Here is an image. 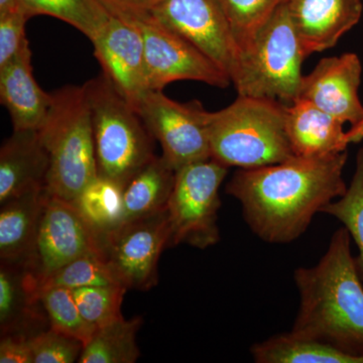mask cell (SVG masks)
<instances>
[{
    "instance_id": "obj_16",
    "label": "cell",
    "mask_w": 363,
    "mask_h": 363,
    "mask_svg": "<svg viewBox=\"0 0 363 363\" xmlns=\"http://www.w3.org/2000/svg\"><path fill=\"white\" fill-rule=\"evenodd\" d=\"M49 168L40 131L13 130L0 150V204L45 187Z\"/></svg>"
},
{
    "instance_id": "obj_14",
    "label": "cell",
    "mask_w": 363,
    "mask_h": 363,
    "mask_svg": "<svg viewBox=\"0 0 363 363\" xmlns=\"http://www.w3.org/2000/svg\"><path fill=\"white\" fill-rule=\"evenodd\" d=\"M362 74V62L354 52L322 59L311 73L303 77L298 98L316 105L343 124L355 125L363 119V105L358 96Z\"/></svg>"
},
{
    "instance_id": "obj_3",
    "label": "cell",
    "mask_w": 363,
    "mask_h": 363,
    "mask_svg": "<svg viewBox=\"0 0 363 363\" xmlns=\"http://www.w3.org/2000/svg\"><path fill=\"white\" fill-rule=\"evenodd\" d=\"M286 105L238 95L233 104L210 112L211 159L228 167L257 169L295 157L286 126Z\"/></svg>"
},
{
    "instance_id": "obj_34",
    "label": "cell",
    "mask_w": 363,
    "mask_h": 363,
    "mask_svg": "<svg viewBox=\"0 0 363 363\" xmlns=\"http://www.w3.org/2000/svg\"><path fill=\"white\" fill-rule=\"evenodd\" d=\"M16 13H26L30 16L21 0H0V16Z\"/></svg>"
},
{
    "instance_id": "obj_18",
    "label": "cell",
    "mask_w": 363,
    "mask_h": 363,
    "mask_svg": "<svg viewBox=\"0 0 363 363\" xmlns=\"http://www.w3.org/2000/svg\"><path fill=\"white\" fill-rule=\"evenodd\" d=\"M30 45L0 68V98L13 121V130H40L52 104L33 75Z\"/></svg>"
},
{
    "instance_id": "obj_5",
    "label": "cell",
    "mask_w": 363,
    "mask_h": 363,
    "mask_svg": "<svg viewBox=\"0 0 363 363\" xmlns=\"http://www.w3.org/2000/svg\"><path fill=\"white\" fill-rule=\"evenodd\" d=\"M286 1L240 50L231 83L241 96L290 105L300 95L302 64L307 57Z\"/></svg>"
},
{
    "instance_id": "obj_6",
    "label": "cell",
    "mask_w": 363,
    "mask_h": 363,
    "mask_svg": "<svg viewBox=\"0 0 363 363\" xmlns=\"http://www.w3.org/2000/svg\"><path fill=\"white\" fill-rule=\"evenodd\" d=\"M94 138L98 175L125 187L155 157L154 138L133 105L101 74L83 85Z\"/></svg>"
},
{
    "instance_id": "obj_28",
    "label": "cell",
    "mask_w": 363,
    "mask_h": 363,
    "mask_svg": "<svg viewBox=\"0 0 363 363\" xmlns=\"http://www.w3.org/2000/svg\"><path fill=\"white\" fill-rule=\"evenodd\" d=\"M126 292L125 286L111 284L76 289L73 295L86 321L98 329L123 317L121 305Z\"/></svg>"
},
{
    "instance_id": "obj_29",
    "label": "cell",
    "mask_w": 363,
    "mask_h": 363,
    "mask_svg": "<svg viewBox=\"0 0 363 363\" xmlns=\"http://www.w3.org/2000/svg\"><path fill=\"white\" fill-rule=\"evenodd\" d=\"M117 284L101 252H92L72 260L40 284L43 286H63L69 290L90 286Z\"/></svg>"
},
{
    "instance_id": "obj_17",
    "label": "cell",
    "mask_w": 363,
    "mask_h": 363,
    "mask_svg": "<svg viewBox=\"0 0 363 363\" xmlns=\"http://www.w3.org/2000/svg\"><path fill=\"white\" fill-rule=\"evenodd\" d=\"M50 328L38 296V284L25 264H0V334L28 336Z\"/></svg>"
},
{
    "instance_id": "obj_30",
    "label": "cell",
    "mask_w": 363,
    "mask_h": 363,
    "mask_svg": "<svg viewBox=\"0 0 363 363\" xmlns=\"http://www.w3.org/2000/svg\"><path fill=\"white\" fill-rule=\"evenodd\" d=\"M33 363L78 362L84 344L52 328L35 334L30 338Z\"/></svg>"
},
{
    "instance_id": "obj_2",
    "label": "cell",
    "mask_w": 363,
    "mask_h": 363,
    "mask_svg": "<svg viewBox=\"0 0 363 363\" xmlns=\"http://www.w3.org/2000/svg\"><path fill=\"white\" fill-rule=\"evenodd\" d=\"M350 240L338 229L316 266L296 269L300 309L290 333L363 357V283Z\"/></svg>"
},
{
    "instance_id": "obj_11",
    "label": "cell",
    "mask_w": 363,
    "mask_h": 363,
    "mask_svg": "<svg viewBox=\"0 0 363 363\" xmlns=\"http://www.w3.org/2000/svg\"><path fill=\"white\" fill-rule=\"evenodd\" d=\"M147 18L195 45L231 80L238 48L218 0H162Z\"/></svg>"
},
{
    "instance_id": "obj_26",
    "label": "cell",
    "mask_w": 363,
    "mask_h": 363,
    "mask_svg": "<svg viewBox=\"0 0 363 363\" xmlns=\"http://www.w3.org/2000/svg\"><path fill=\"white\" fill-rule=\"evenodd\" d=\"M321 213L331 215L342 222L357 243L355 266L363 283V147L357 152V169L345 194L326 205Z\"/></svg>"
},
{
    "instance_id": "obj_21",
    "label": "cell",
    "mask_w": 363,
    "mask_h": 363,
    "mask_svg": "<svg viewBox=\"0 0 363 363\" xmlns=\"http://www.w3.org/2000/svg\"><path fill=\"white\" fill-rule=\"evenodd\" d=\"M176 171L164 157L155 156L124 187V222L168 209Z\"/></svg>"
},
{
    "instance_id": "obj_12",
    "label": "cell",
    "mask_w": 363,
    "mask_h": 363,
    "mask_svg": "<svg viewBox=\"0 0 363 363\" xmlns=\"http://www.w3.org/2000/svg\"><path fill=\"white\" fill-rule=\"evenodd\" d=\"M145 40V73L150 91H162L180 80L225 88L230 78L195 45L152 18L138 21Z\"/></svg>"
},
{
    "instance_id": "obj_7",
    "label": "cell",
    "mask_w": 363,
    "mask_h": 363,
    "mask_svg": "<svg viewBox=\"0 0 363 363\" xmlns=\"http://www.w3.org/2000/svg\"><path fill=\"white\" fill-rule=\"evenodd\" d=\"M227 169L224 164L210 159L176 171L175 186L168 204L171 223L169 247L186 243L205 250L218 242L219 189Z\"/></svg>"
},
{
    "instance_id": "obj_32",
    "label": "cell",
    "mask_w": 363,
    "mask_h": 363,
    "mask_svg": "<svg viewBox=\"0 0 363 363\" xmlns=\"http://www.w3.org/2000/svg\"><path fill=\"white\" fill-rule=\"evenodd\" d=\"M111 16L128 21H140L149 16L162 0H98Z\"/></svg>"
},
{
    "instance_id": "obj_23",
    "label": "cell",
    "mask_w": 363,
    "mask_h": 363,
    "mask_svg": "<svg viewBox=\"0 0 363 363\" xmlns=\"http://www.w3.org/2000/svg\"><path fill=\"white\" fill-rule=\"evenodd\" d=\"M140 317L119 318L96 329L83 348L79 363H135L140 357L136 335L142 328Z\"/></svg>"
},
{
    "instance_id": "obj_10",
    "label": "cell",
    "mask_w": 363,
    "mask_h": 363,
    "mask_svg": "<svg viewBox=\"0 0 363 363\" xmlns=\"http://www.w3.org/2000/svg\"><path fill=\"white\" fill-rule=\"evenodd\" d=\"M101 252L99 240L71 202L50 194L25 267L39 286L72 260ZM102 253V252H101Z\"/></svg>"
},
{
    "instance_id": "obj_8",
    "label": "cell",
    "mask_w": 363,
    "mask_h": 363,
    "mask_svg": "<svg viewBox=\"0 0 363 363\" xmlns=\"http://www.w3.org/2000/svg\"><path fill=\"white\" fill-rule=\"evenodd\" d=\"M168 209L124 222L100 240L102 255L112 276L128 290L149 291L159 281L157 267L169 245Z\"/></svg>"
},
{
    "instance_id": "obj_19",
    "label": "cell",
    "mask_w": 363,
    "mask_h": 363,
    "mask_svg": "<svg viewBox=\"0 0 363 363\" xmlns=\"http://www.w3.org/2000/svg\"><path fill=\"white\" fill-rule=\"evenodd\" d=\"M343 125L302 98L286 105V133L296 157H323L347 150Z\"/></svg>"
},
{
    "instance_id": "obj_13",
    "label": "cell",
    "mask_w": 363,
    "mask_h": 363,
    "mask_svg": "<svg viewBox=\"0 0 363 363\" xmlns=\"http://www.w3.org/2000/svg\"><path fill=\"white\" fill-rule=\"evenodd\" d=\"M102 74L135 108L150 92L145 73V40L138 21L111 16L92 40Z\"/></svg>"
},
{
    "instance_id": "obj_22",
    "label": "cell",
    "mask_w": 363,
    "mask_h": 363,
    "mask_svg": "<svg viewBox=\"0 0 363 363\" xmlns=\"http://www.w3.org/2000/svg\"><path fill=\"white\" fill-rule=\"evenodd\" d=\"M123 193L121 184L98 175L72 203L96 234L99 243L123 223Z\"/></svg>"
},
{
    "instance_id": "obj_25",
    "label": "cell",
    "mask_w": 363,
    "mask_h": 363,
    "mask_svg": "<svg viewBox=\"0 0 363 363\" xmlns=\"http://www.w3.org/2000/svg\"><path fill=\"white\" fill-rule=\"evenodd\" d=\"M38 296L50 328L78 339L84 345L90 340L96 328L81 314L73 291L63 286H43L38 290Z\"/></svg>"
},
{
    "instance_id": "obj_24",
    "label": "cell",
    "mask_w": 363,
    "mask_h": 363,
    "mask_svg": "<svg viewBox=\"0 0 363 363\" xmlns=\"http://www.w3.org/2000/svg\"><path fill=\"white\" fill-rule=\"evenodd\" d=\"M30 16H52L65 21L90 40L94 39L111 16L98 0H21Z\"/></svg>"
},
{
    "instance_id": "obj_35",
    "label": "cell",
    "mask_w": 363,
    "mask_h": 363,
    "mask_svg": "<svg viewBox=\"0 0 363 363\" xmlns=\"http://www.w3.org/2000/svg\"><path fill=\"white\" fill-rule=\"evenodd\" d=\"M346 140L348 143H358L363 140V119L346 131Z\"/></svg>"
},
{
    "instance_id": "obj_1",
    "label": "cell",
    "mask_w": 363,
    "mask_h": 363,
    "mask_svg": "<svg viewBox=\"0 0 363 363\" xmlns=\"http://www.w3.org/2000/svg\"><path fill=\"white\" fill-rule=\"evenodd\" d=\"M347 150L323 157H293L279 164L240 169L226 186L242 206L252 233L269 243L298 240L313 217L342 197Z\"/></svg>"
},
{
    "instance_id": "obj_27",
    "label": "cell",
    "mask_w": 363,
    "mask_h": 363,
    "mask_svg": "<svg viewBox=\"0 0 363 363\" xmlns=\"http://www.w3.org/2000/svg\"><path fill=\"white\" fill-rule=\"evenodd\" d=\"M238 48L252 39L286 0H218Z\"/></svg>"
},
{
    "instance_id": "obj_31",
    "label": "cell",
    "mask_w": 363,
    "mask_h": 363,
    "mask_svg": "<svg viewBox=\"0 0 363 363\" xmlns=\"http://www.w3.org/2000/svg\"><path fill=\"white\" fill-rule=\"evenodd\" d=\"M30 18L26 13L0 16V68L30 45L26 35V23Z\"/></svg>"
},
{
    "instance_id": "obj_20",
    "label": "cell",
    "mask_w": 363,
    "mask_h": 363,
    "mask_svg": "<svg viewBox=\"0 0 363 363\" xmlns=\"http://www.w3.org/2000/svg\"><path fill=\"white\" fill-rule=\"evenodd\" d=\"M49 196L47 188L35 189L0 204L1 262L25 264L32 252Z\"/></svg>"
},
{
    "instance_id": "obj_9",
    "label": "cell",
    "mask_w": 363,
    "mask_h": 363,
    "mask_svg": "<svg viewBox=\"0 0 363 363\" xmlns=\"http://www.w3.org/2000/svg\"><path fill=\"white\" fill-rule=\"evenodd\" d=\"M135 109L150 135L161 143L162 157L175 171L211 159L210 112L199 101L179 104L162 91H150Z\"/></svg>"
},
{
    "instance_id": "obj_4",
    "label": "cell",
    "mask_w": 363,
    "mask_h": 363,
    "mask_svg": "<svg viewBox=\"0 0 363 363\" xmlns=\"http://www.w3.org/2000/svg\"><path fill=\"white\" fill-rule=\"evenodd\" d=\"M40 135L50 157L45 187L73 203L98 176L89 105L83 86L68 85L52 94Z\"/></svg>"
},
{
    "instance_id": "obj_33",
    "label": "cell",
    "mask_w": 363,
    "mask_h": 363,
    "mask_svg": "<svg viewBox=\"0 0 363 363\" xmlns=\"http://www.w3.org/2000/svg\"><path fill=\"white\" fill-rule=\"evenodd\" d=\"M30 338L23 333L2 334L0 363H33Z\"/></svg>"
},
{
    "instance_id": "obj_15",
    "label": "cell",
    "mask_w": 363,
    "mask_h": 363,
    "mask_svg": "<svg viewBox=\"0 0 363 363\" xmlns=\"http://www.w3.org/2000/svg\"><path fill=\"white\" fill-rule=\"evenodd\" d=\"M289 13L306 57L323 52L362 18V0H286Z\"/></svg>"
}]
</instances>
